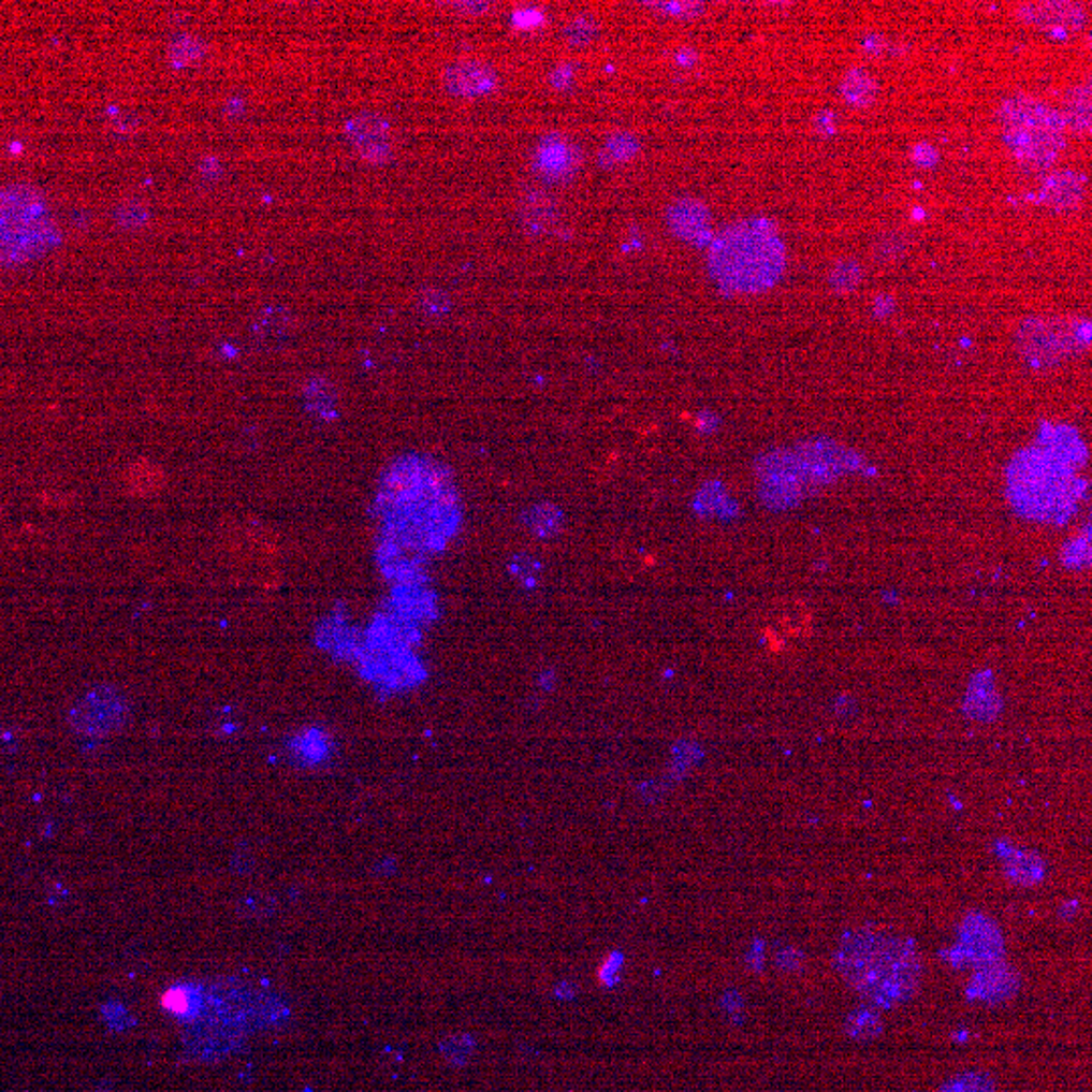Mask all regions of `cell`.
<instances>
[{"label": "cell", "instance_id": "30bf717a", "mask_svg": "<svg viewBox=\"0 0 1092 1092\" xmlns=\"http://www.w3.org/2000/svg\"><path fill=\"white\" fill-rule=\"evenodd\" d=\"M126 704L120 696L112 690H98L87 696L86 700L73 712V725L86 734H107L120 727L123 720Z\"/></svg>", "mask_w": 1092, "mask_h": 1092}, {"label": "cell", "instance_id": "8fae6325", "mask_svg": "<svg viewBox=\"0 0 1092 1092\" xmlns=\"http://www.w3.org/2000/svg\"><path fill=\"white\" fill-rule=\"evenodd\" d=\"M1018 986H1020L1018 975L1000 961L977 971V975L971 981L970 993L979 1000H986L989 1004H998L1011 998L1018 991Z\"/></svg>", "mask_w": 1092, "mask_h": 1092}, {"label": "cell", "instance_id": "5b68a950", "mask_svg": "<svg viewBox=\"0 0 1092 1092\" xmlns=\"http://www.w3.org/2000/svg\"><path fill=\"white\" fill-rule=\"evenodd\" d=\"M1002 130L1009 150L1025 171H1048L1064 148L1066 123L1052 105L1030 96L1009 98L1002 105Z\"/></svg>", "mask_w": 1092, "mask_h": 1092}, {"label": "cell", "instance_id": "4fadbf2b", "mask_svg": "<svg viewBox=\"0 0 1092 1092\" xmlns=\"http://www.w3.org/2000/svg\"><path fill=\"white\" fill-rule=\"evenodd\" d=\"M121 490L134 498H152L166 484V476L152 462H134L121 471Z\"/></svg>", "mask_w": 1092, "mask_h": 1092}, {"label": "cell", "instance_id": "3957f363", "mask_svg": "<svg viewBox=\"0 0 1092 1092\" xmlns=\"http://www.w3.org/2000/svg\"><path fill=\"white\" fill-rule=\"evenodd\" d=\"M714 279L732 294H759L777 283L785 270V245L763 219L725 229L711 245Z\"/></svg>", "mask_w": 1092, "mask_h": 1092}, {"label": "cell", "instance_id": "5bb4252c", "mask_svg": "<svg viewBox=\"0 0 1092 1092\" xmlns=\"http://www.w3.org/2000/svg\"><path fill=\"white\" fill-rule=\"evenodd\" d=\"M446 86L450 87L453 93L478 96V93L490 91L492 87L496 86V77L492 71L485 70L482 65L462 63V65L448 71Z\"/></svg>", "mask_w": 1092, "mask_h": 1092}, {"label": "cell", "instance_id": "52a82bcc", "mask_svg": "<svg viewBox=\"0 0 1092 1092\" xmlns=\"http://www.w3.org/2000/svg\"><path fill=\"white\" fill-rule=\"evenodd\" d=\"M1084 326L1060 316H1036L1022 324L1018 345L1023 356L1036 364H1054L1084 345Z\"/></svg>", "mask_w": 1092, "mask_h": 1092}, {"label": "cell", "instance_id": "ffe728a7", "mask_svg": "<svg viewBox=\"0 0 1092 1092\" xmlns=\"http://www.w3.org/2000/svg\"><path fill=\"white\" fill-rule=\"evenodd\" d=\"M938 1092H993V1084L988 1076L965 1073L945 1082Z\"/></svg>", "mask_w": 1092, "mask_h": 1092}, {"label": "cell", "instance_id": "6da1fadb", "mask_svg": "<svg viewBox=\"0 0 1092 1092\" xmlns=\"http://www.w3.org/2000/svg\"><path fill=\"white\" fill-rule=\"evenodd\" d=\"M387 544L397 553L434 555L446 547L455 521L450 471L425 455H405L391 464L379 492Z\"/></svg>", "mask_w": 1092, "mask_h": 1092}, {"label": "cell", "instance_id": "7a4b0ae2", "mask_svg": "<svg viewBox=\"0 0 1092 1092\" xmlns=\"http://www.w3.org/2000/svg\"><path fill=\"white\" fill-rule=\"evenodd\" d=\"M833 963L849 986L876 1007L904 1004L919 988V955L899 936L849 933L835 949Z\"/></svg>", "mask_w": 1092, "mask_h": 1092}, {"label": "cell", "instance_id": "cb8c5ba5", "mask_svg": "<svg viewBox=\"0 0 1092 1092\" xmlns=\"http://www.w3.org/2000/svg\"><path fill=\"white\" fill-rule=\"evenodd\" d=\"M650 6H659L664 13H672L678 17H693L702 11V4H693V2H666V4H650Z\"/></svg>", "mask_w": 1092, "mask_h": 1092}, {"label": "cell", "instance_id": "44dd1931", "mask_svg": "<svg viewBox=\"0 0 1092 1092\" xmlns=\"http://www.w3.org/2000/svg\"><path fill=\"white\" fill-rule=\"evenodd\" d=\"M162 1006L173 1011L174 1016H191L199 1004L191 988H174L164 995Z\"/></svg>", "mask_w": 1092, "mask_h": 1092}, {"label": "cell", "instance_id": "7c38bea8", "mask_svg": "<svg viewBox=\"0 0 1092 1092\" xmlns=\"http://www.w3.org/2000/svg\"><path fill=\"white\" fill-rule=\"evenodd\" d=\"M1084 196V178L1073 171H1057L1042 185V201L1054 210H1073Z\"/></svg>", "mask_w": 1092, "mask_h": 1092}, {"label": "cell", "instance_id": "277c9868", "mask_svg": "<svg viewBox=\"0 0 1092 1092\" xmlns=\"http://www.w3.org/2000/svg\"><path fill=\"white\" fill-rule=\"evenodd\" d=\"M59 243L61 229L43 191L29 183L0 187V265L33 263Z\"/></svg>", "mask_w": 1092, "mask_h": 1092}, {"label": "cell", "instance_id": "9a60e30c", "mask_svg": "<svg viewBox=\"0 0 1092 1092\" xmlns=\"http://www.w3.org/2000/svg\"><path fill=\"white\" fill-rule=\"evenodd\" d=\"M670 225L680 237L696 239L709 229V213L700 203L682 201L670 210Z\"/></svg>", "mask_w": 1092, "mask_h": 1092}, {"label": "cell", "instance_id": "d6986e66", "mask_svg": "<svg viewBox=\"0 0 1092 1092\" xmlns=\"http://www.w3.org/2000/svg\"><path fill=\"white\" fill-rule=\"evenodd\" d=\"M1009 874L1022 883V885H1034L1042 878V862L1040 858H1036L1034 854H1022L1016 858L1014 864H1009Z\"/></svg>", "mask_w": 1092, "mask_h": 1092}, {"label": "cell", "instance_id": "2e32d148", "mask_svg": "<svg viewBox=\"0 0 1092 1092\" xmlns=\"http://www.w3.org/2000/svg\"><path fill=\"white\" fill-rule=\"evenodd\" d=\"M1064 123L1078 134L1091 132V86L1075 87L1068 91L1064 112H1060Z\"/></svg>", "mask_w": 1092, "mask_h": 1092}, {"label": "cell", "instance_id": "ac0fdd59", "mask_svg": "<svg viewBox=\"0 0 1092 1092\" xmlns=\"http://www.w3.org/2000/svg\"><path fill=\"white\" fill-rule=\"evenodd\" d=\"M846 1032L856 1040H874L883 1032V1020L874 1009L860 1007L849 1014V1018L846 1020Z\"/></svg>", "mask_w": 1092, "mask_h": 1092}, {"label": "cell", "instance_id": "9c48e42d", "mask_svg": "<svg viewBox=\"0 0 1092 1092\" xmlns=\"http://www.w3.org/2000/svg\"><path fill=\"white\" fill-rule=\"evenodd\" d=\"M1006 951L1004 935L993 920L973 913L961 924V953L977 970L1000 963Z\"/></svg>", "mask_w": 1092, "mask_h": 1092}, {"label": "cell", "instance_id": "8992f818", "mask_svg": "<svg viewBox=\"0 0 1092 1092\" xmlns=\"http://www.w3.org/2000/svg\"><path fill=\"white\" fill-rule=\"evenodd\" d=\"M1075 474L1071 469V457H1064L1052 448H1034L1023 451L1014 466V484L1018 485V494H1036L1030 503L1038 498V512L1058 510L1068 506L1073 494Z\"/></svg>", "mask_w": 1092, "mask_h": 1092}, {"label": "cell", "instance_id": "603a6c76", "mask_svg": "<svg viewBox=\"0 0 1092 1092\" xmlns=\"http://www.w3.org/2000/svg\"><path fill=\"white\" fill-rule=\"evenodd\" d=\"M860 278H862L860 265H856L854 261H842L832 272L833 288L838 292L854 290L860 283Z\"/></svg>", "mask_w": 1092, "mask_h": 1092}, {"label": "cell", "instance_id": "e0dca14e", "mask_svg": "<svg viewBox=\"0 0 1092 1092\" xmlns=\"http://www.w3.org/2000/svg\"><path fill=\"white\" fill-rule=\"evenodd\" d=\"M842 93L849 104L870 105L876 98V82L864 70H851L842 82Z\"/></svg>", "mask_w": 1092, "mask_h": 1092}, {"label": "cell", "instance_id": "7402d4cb", "mask_svg": "<svg viewBox=\"0 0 1092 1092\" xmlns=\"http://www.w3.org/2000/svg\"><path fill=\"white\" fill-rule=\"evenodd\" d=\"M114 219H116V223L121 229L134 231V229H140V227L148 221V210H146L142 203H134L132 201V203H123V205L116 208Z\"/></svg>", "mask_w": 1092, "mask_h": 1092}, {"label": "cell", "instance_id": "ba28073f", "mask_svg": "<svg viewBox=\"0 0 1092 1092\" xmlns=\"http://www.w3.org/2000/svg\"><path fill=\"white\" fill-rule=\"evenodd\" d=\"M1018 17L1022 18L1023 23L1038 27L1052 35H1071L1087 27L1089 9L1087 4L1066 0L1025 2L1018 6Z\"/></svg>", "mask_w": 1092, "mask_h": 1092}]
</instances>
